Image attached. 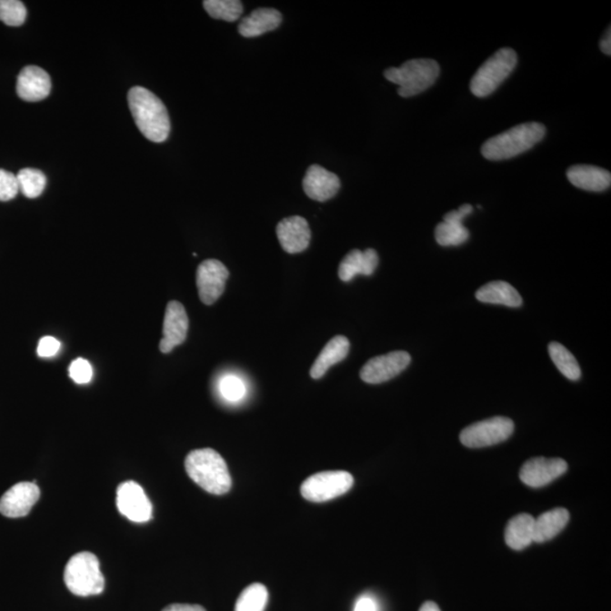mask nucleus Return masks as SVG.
I'll list each match as a JSON object with an SVG mask.
<instances>
[{"label": "nucleus", "instance_id": "nucleus-1", "mask_svg": "<svg viewBox=\"0 0 611 611\" xmlns=\"http://www.w3.org/2000/svg\"><path fill=\"white\" fill-rule=\"evenodd\" d=\"M128 105L136 126L147 140L162 143L169 137L168 110L155 94L145 87H133L128 92Z\"/></svg>", "mask_w": 611, "mask_h": 611}, {"label": "nucleus", "instance_id": "nucleus-2", "mask_svg": "<svg viewBox=\"0 0 611 611\" xmlns=\"http://www.w3.org/2000/svg\"><path fill=\"white\" fill-rule=\"evenodd\" d=\"M186 472L194 483L205 492L213 495H225L231 489L228 466L219 453L212 448H201L189 453L185 460Z\"/></svg>", "mask_w": 611, "mask_h": 611}, {"label": "nucleus", "instance_id": "nucleus-3", "mask_svg": "<svg viewBox=\"0 0 611 611\" xmlns=\"http://www.w3.org/2000/svg\"><path fill=\"white\" fill-rule=\"evenodd\" d=\"M546 135V127L540 123H525L489 138L481 147V153L487 160L501 161L512 159L529 151Z\"/></svg>", "mask_w": 611, "mask_h": 611}, {"label": "nucleus", "instance_id": "nucleus-4", "mask_svg": "<svg viewBox=\"0 0 611 611\" xmlns=\"http://www.w3.org/2000/svg\"><path fill=\"white\" fill-rule=\"evenodd\" d=\"M441 67L434 59H411L401 67H391L384 72L387 81L399 85L397 94L402 98L423 94L436 82Z\"/></svg>", "mask_w": 611, "mask_h": 611}, {"label": "nucleus", "instance_id": "nucleus-5", "mask_svg": "<svg viewBox=\"0 0 611 611\" xmlns=\"http://www.w3.org/2000/svg\"><path fill=\"white\" fill-rule=\"evenodd\" d=\"M65 585L78 596H98L105 590V577L95 554L82 552L68 560L64 573Z\"/></svg>", "mask_w": 611, "mask_h": 611}, {"label": "nucleus", "instance_id": "nucleus-6", "mask_svg": "<svg viewBox=\"0 0 611 611\" xmlns=\"http://www.w3.org/2000/svg\"><path fill=\"white\" fill-rule=\"evenodd\" d=\"M517 55L511 48H502L481 65L472 77L470 90L478 98L494 94L516 67Z\"/></svg>", "mask_w": 611, "mask_h": 611}, {"label": "nucleus", "instance_id": "nucleus-7", "mask_svg": "<svg viewBox=\"0 0 611 611\" xmlns=\"http://www.w3.org/2000/svg\"><path fill=\"white\" fill-rule=\"evenodd\" d=\"M354 483V476L349 472L324 471L306 479L300 493L309 502L323 503L348 493Z\"/></svg>", "mask_w": 611, "mask_h": 611}, {"label": "nucleus", "instance_id": "nucleus-8", "mask_svg": "<svg viewBox=\"0 0 611 611\" xmlns=\"http://www.w3.org/2000/svg\"><path fill=\"white\" fill-rule=\"evenodd\" d=\"M514 432V423L506 416L479 421L463 429L460 441L469 448H483L506 441Z\"/></svg>", "mask_w": 611, "mask_h": 611}, {"label": "nucleus", "instance_id": "nucleus-9", "mask_svg": "<svg viewBox=\"0 0 611 611\" xmlns=\"http://www.w3.org/2000/svg\"><path fill=\"white\" fill-rule=\"evenodd\" d=\"M229 271L224 263L217 259H206L200 264L196 272V285L201 302L213 305L225 293V282Z\"/></svg>", "mask_w": 611, "mask_h": 611}, {"label": "nucleus", "instance_id": "nucleus-10", "mask_svg": "<svg viewBox=\"0 0 611 611\" xmlns=\"http://www.w3.org/2000/svg\"><path fill=\"white\" fill-rule=\"evenodd\" d=\"M410 363L411 356L406 351H393L369 359L361 369L360 377L368 384L386 383L404 372Z\"/></svg>", "mask_w": 611, "mask_h": 611}, {"label": "nucleus", "instance_id": "nucleus-11", "mask_svg": "<svg viewBox=\"0 0 611 611\" xmlns=\"http://www.w3.org/2000/svg\"><path fill=\"white\" fill-rule=\"evenodd\" d=\"M117 507L128 520L145 523L152 518V504L145 490L134 481L119 485L117 489Z\"/></svg>", "mask_w": 611, "mask_h": 611}, {"label": "nucleus", "instance_id": "nucleus-12", "mask_svg": "<svg viewBox=\"0 0 611 611\" xmlns=\"http://www.w3.org/2000/svg\"><path fill=\"white\" fill-rule=\"evenodd\" d=\"M566 470L567 463L563 458L535 457L523 465L520 478L529 487L539 488L553 483Z\"/></svg>", "mask_w": 611, "mask_h": 611}, {"label": "nucleus", "instance_id": "nucleus-13", "mask_svg": "<svg viewBox=\"0 0 611 611\" xmlns=\"http://www.w3.org/2000/svg\"><path fill=\"white\" fill-rule=\"evenodd\" d=\"M39 498L40 489L35 483L14 485L0 498V513L12 518L26 516Z\"/></svg>", "mask_w": 611, "mask_h": 611}, {"label": "nucleus", "instance_id": "nucleus-14", "mask_svg": "<svg viewBox=\"0 0 611 611\" xmlns=\"http://www.w3.org/2000/svg\"><path fill=\"white\" fill-rule=\"evenodd\" d=\"M189 321L184 306L179 302H170L166 305L164 321V337L160 342L162 354H170L171 351L186 340Z\"/></svg>", "mask_w": 611, "mask_h": 611}, {"label": "nucleus", "instance_id": "nucleus-15", "mask_svg": "<svg viewBox=\"0 0 611 611\" xmlns=\"http://www.w3.org/2000/svg\"><path fill=\"white\" fill-rule=\"evenodd\" d=\"M306 195L317 202H326L340 191L341 183L336 174L318 165H310L303 182Z\"/></svg>", "mask_w": 611, "mask_h": 611}, {"label": "nucleus", "instance_id": "nucleus-16", "mask_svg": "<svg viewBox=\"0 0 611 611\" xmlns=\"http://www.w3.org/2000/svg\"><path fill=\"white\" fill-rule=\"evenodd\" d=\"M276 235L282 248L289 254H298L308 248L312 233L308 222L302 216H290L279 222Z\"/></svg>", "mask_w": 611, "mask_h": 611}, {"label": "nucleus", "instance_id": "nucleus-17", "mask_svg": "<svg viewBox=\"0 0 611 611\" xmlns=\"http://www.w3.org/2000/svg\"><path fill=\"white\" fill-rule=\"evenodd\" d=\"M51 81L48 73L38 66H26L17 77L16 92L22 100L39 102L50 95Z\"/></svg>", "mask_w": 611, "mask_h": 611}, {"label": "nucleus", "instance_id": "nucleus-18", "mask_svg": "<svg viewBox=\"0 0 611 611\" xmlns=\"http://www.w3.org/2000/svg\"><path fill=\"white\" fill-rule=\"evenodd\" d=\"M567 178L574 186L587 192H604L611 184L609 171L595 165H573L567 170Z\"/></svg>", "mask_w": 611, "mask_h": 611}, {"label": "nucleus", "instance_id": "nucleus-19", "mask_svg": "<svg viewBox=\"0 0 611 611\" xmlns=\"http://www.w3.org/2000/svg\"><path fill=\"white\" fill-rule=\"evenodd\" d=\"M379 263L378 254L375 249H366L365 252L354 249L342 259L339 266L341 281L349 282L356 275H372Z\"/></svg>", "mask_w": 611, "mask_h": 611}, {"label": "nucleus", "instance_id": "nucleus-20", "mask_svg": "<svg viewBox=\"0 0 611 611\" xmlns=\"http://www.w3.org/2000/svg\"><path fill=\"white\" fill-rule=\"evenodd\" d=\"M281 22V13L276 9L258 8L243 18L239 23L238 31L244 38H256L266 32L277 29Z\"/></svg>", "mask_w": 611, "mask_h": 611}, {"label": "nucleus", "instance_id": "nucleus-21", "mask_svg": "<svg viewBox=\"0 0 611 611\" xmlns=\"http://www.w3.org/2000/svg\"><path fill=\"white\" fill-rule=\"evenodd\" d=\"M350 351V342L344 336L333 337L324 346L321 354L315 360L312 368H310V376L314 379H319L326 374L327 370L336 364L341 363L346 358Z\"/></svg>", "mask_w": 611, "mask_h": 611}, {"label": "nucleus", "instance_id": "nucleus-22", "mask_svg": "<svg viewBox=\"0 0 611 611\" xmlns=\"http://www.w3.org/2000/svg\"><path fill=\"white\" fill-rule=\"evenodd\" d=\"M506 541L509 548L522 550L535 543V517L530 514H518L507 523Z\"/></svg>", "mask_w": 611, "mask_h": 611}, {"label": "nucleus", "instance_id": "nucleus-23", "mask_svg": "<svg viewBox=\"0 0 611 611\" xmlns=\"http://www.w3.org/2000/svg\"><path fill=\"white\" fill-rule=\"evenodd\" d=\"M476 298L481 303L503 305L507 307H521L522 298L516 289L506 281H494L481 286L476 291Z\"/></svg>", "mask_w": 611, "mask_h": 611}, {"label": "nucleus", "instance_id": "nucleus-24", "mask_svg": "<svg viewBox=\"0 0 611 611\" xmlns=\"http://www.w3.org/2000/svg\"><path fill=\"white\" fill-rule=\"evenodd\" d=\"M569 521L567 509L558 507L535 518V543L543 544L555 538Z\"/></svg>", "mask_w": 611, "mask_h": 611}, {"label": "nucleus", "instance_id": "nucleus-25", "mask_svg": "<svg viewBox=\"0 0 611 611\" xmlns=\"http://www.w3.org/2000/svg\"><path fill=\"white\" fill-rule=\"evenodd\" d=\"M548 351L553 363L556 365L559 372L565 377L571 379V381H578L581 378L580 365H578L576 356L571 354V351L565 348L558 342H552L548 346Z\"/></svg>", "mask_w": 611, "mask_h": 611}, {"label": "nucleus", "instance_id": "nucleus-26", "mask_svg": "<svg viewBox=\"0 0 611 611\" xmlns=\"http://www.w3.org/2000/svg\"><path fill=\"white\" fill-rule=\"evenodd\" d=\"M268 601V591L261 583H254L240 594L235 611H264Z\"/></svg>", "mask_w": 611, "mask_h": 611}, {"label": "nucleus", "instance_id": "nucleus-27", "mask_svg": "<svg viewBox=\"0 0 611 611\" xmlns=\"http://www.w3.org/2000/svg\"><path fill=\"white\" fill-rule=\"evenodd\" d=\"M203 6L211 17L226 22L239 20L244 12L243 4L238 0H205Z\"/></svg>", "mask_w": 611, "mask_h": 611}, {"label": "nucleus", "instance_id": "nucleus-28", "mask_svg": "<svg viewBox=\"0 0 611 611\" xmlns=\"http://www.w3.org/2000/svg\"><path fill=\"white\" fill-rule=\"evenodd\" d=\"M16 177L20 192L27 198L39 197L44 193L45 185H47V177L43 171L38 169H22L16 175Z\"/></svg>", "mask_w": 611, "mask_h": 611}, {"label": "nucleus", "instance_id": "nucleus-29", "mask_svg": "<svg viewBox=\"0 0 611 611\" xmlns=\"http://www.w3.org/2000/svg\"><path fill=\"white\" fill-rule=\"evenodd\" d=\"M469 237V230L462 224L443 221L435 229V238H436L437 244L444 247L460 246Z\"/></svg>", "mask_w": 611, "mask_h": 611}, {"label": "nucleus", "instance_id": "nucleus-30", "mask_svg": "<svg viewBox=\"0 0 611 611\" xmlns=\"http://www.w3.org/2000/svg\"><path fill=\"white\" fill-rule=\"evenodd\" d=\"M25 4L18 0H0V21L9 26H21L26 20Z\"/></svg>", "mask_w": 611, "mask_h": 611}, {"label": "nucleus", "instance_id": "nucleus-31", "mask_svg": "<svg viewBox=\"0 0 611 611\" xmlns=\"http://www.w3.org/2000/svg\"><path fill=\"white\" fill-rule=\"evenodd\" d=\"M220 391L222 396H224L225 400L237 402L242 400L245 396L246 387H245L242 379L234 376V375H228V376L221 379Z\"/></svg>", "mask_w": 611, "mask_h": 611}, {"label": "nucleus", "instance_id": "nucleus-32", "mask_svg": "<svg viewBox=\"0 0 611 611\" xmlns=\"http://www.w3.org/2000/svg\"><path fill=\"white\" fill-rule=\"evenodd\" d=\"M20 187L17 177L9 171L0 169V202H8L15 198Z\"/></svg>", "mask_w": 611, "mask_h": 611}, {"label": "nucleus", "instance_id": "nucleus-33", "mask_svg": "<svg viewBox=\"0 0 611 611\" xmlns=\"http://www.w3.org/2000/svg\"><path fill=\"white\" fill-rule=\"evenodd\" d=\"M69 376L77 384H87L94 376V369L89 361L78 358L73 361L69 367Z\"/></svg>", "mask_w": 611, "mask_h": 611}, {"label": "nucleus", "instance_id": "nucleus-34", "mask_svg": "<svg viewBox=\"0 0 611 611\" xmlns=\"http://www.w3.org/2000/svg\"><path fill=\"white\" fill-rule=\"evenodd\" d=\"M60 342L54 336H45L40 340L38 355L41 358H51L58 354Z\"/></svg>", "mask_w": 611, "mask_h": 611}, {"label": "nucleus", "instance_id": "nucleus-35", "mask_svg": "<svg viewBox=\"0 0 611 611\" xmlns=\"http://www.w3.org/2000/svg\"><path fill=\"white\" fill-rule=\"evenodd\" d=\"M474 208L470 204H463V205L458 208L456 211L448 212L446 216H444V222H453V224H462L463 219L466 216L471 215Z\"/></svg>", "mask_w": 611, "mask_h": 611}, {"label": "nucleus", "instance_id": "nucleus-36", "mask_svg": "<svg viewBox=\"0 0 611 611\" xmlns=\"http://www.w3.org/2000/svg\"><path fill=\"white\" fill-rule=\"evenodd\" d=\"M354 611H377L376 603L369 596H361L356 601Z\"/></svg>", "mask_w": 611, "mask_h": 611}, {"label": "nucleus", "instance_id": "nucleus-37", "mask_svg": "<svg viewBox=\"0 0 611 611\" xmlns=\"http://www.w3.org/2000/svg\"><path fill=\"white\" fill-rule=\"evenodd\" d=\"M162 611H206L200 605L174 604L166 606Z\"/></svg>", "mask_w": 611, "mask_h": 611}, {"label": "nucleus", "instance_id": "nucleus-38", "mask_svg": "<svg viewBox=\"0 0 611 611\" xmlns=\"http://www.w3.org/2000/svg\"><path fill=\"white\" fill-rule=\"evenodd\" d=\"M600 48L603 50V53L605 55H611V31L610 27H608V30L606 31L605 35L603 36V39H601L600 43Z\"/></svg>", "mask_w": 611, "mask_h": 611}, {"label": "nucleus", "instance_id": "nucleus-39", "mask_svg": "<svg viewBox=\"0 0 611 611\" xmlns=\"http://www.w3.org/2000/svg\"><path fill=\"white\" fill-rule=\"evenodd\" d=\"M419 611H441V609H439L437 604L433 603V601H427V603L421 606Z\"/></svg>", "mask_w": 611, "mask_h": 611}]
</instances>
